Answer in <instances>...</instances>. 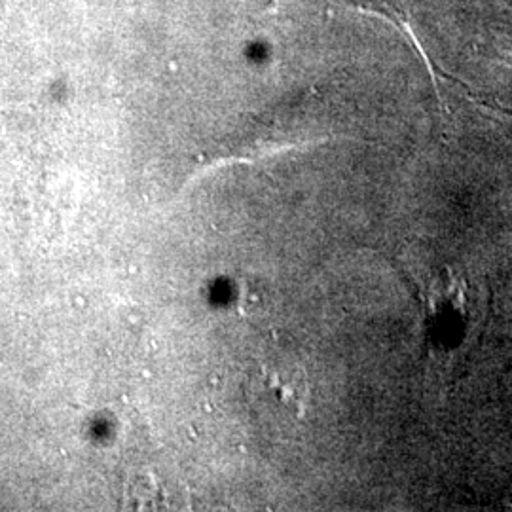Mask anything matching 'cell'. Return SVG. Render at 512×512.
I'll return each instance as SVG.
<instances>
[{
    "mask_svg": "<svg viewBox=\"0 0 512 512\" xmlns=\"http://www.w3.org/2000/svg\"><path fill=\"white\" fill-rule=\"evenodd\" d=\"M494 48L497 50L499 57H501L507 65H511L512 67V40H509V38H503V40L495 42Z\"/></svg>",
    "mask_w": 512,
    "mask_h": 512,
    "instance_id": "cell-1",
    "label": "cell"
}]
</instances>
